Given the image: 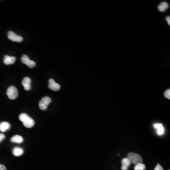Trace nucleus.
<instances>
[{"label":"nucleus","instance_id":"nucleus-13","mask_svg":"<svg viewBox=\"0 0 170 170\" xmlns=\"http://www.w3.org/2000/svg\"><path fill=\"white\" fill-rule=\"evenodd\" d=\"M11 128V125L7 122H3L0 124V130L1 132H5Z\"/></svg>","mask_w":170,"mask_h":170},{"label":"nucleus","instance_id":"nucleus-3","mask_svg":"<svg viewBox=\"0 0 170 170\" xmlns=\"http://www.w3.org/2000/svg\"><path fill=\"white\" fill-rule=\"evenodd\" d=\"M7 95L11 100L16 99L18 96V91L15 86H11L8 88L7 91Z\"/></svg>","mask_w":170,"mask_h":170},{"label":"nucleus","instance_id":"nucleus-14","mask_svg":"<svg viewBox=\"0 0 170 170\" xmlns=\"http://www.w3.org/2000/svg\"><path fill=\"white\" fill-rule=\"evenodd\" d=\"M11 141L13 143H21L23 141V138L20 135H15L11 138Z\"/></svg>","mask_w":170,"mask_h":170},{"label":"nucleus","instance_id":"nucleus-18","mask_svg":"<svg viewBox=\"0 0 170 170\" xmlns=\"http://www.w3.org/2000/svg\"><path fill=\"white\" fill-rule=\"evenodd\" d=\"M154 170H163V168L160 164H157Z\"/></svg>","mask_w":170,"mask_h":170},{"label":"nucleus","instance_id":"nucleus-11","mask_svg":"<svg viewBox=\"0 0 170 170\" xmlns=\"http://www.w3.org/2000/svg\"><path fill=\"white\" fill-rule=\"evenodd\" d=\"M122 162V166H121V170H127L128 167L130 166V161L129 160L128 158H124L121 161Z\"/></svg>","mask_w":170,"mask_h":170},{"label":"nucleus","instance_id":"nucleus-4","mask_svg":"<svg viewBox=\"0 0 170 170\" xmlns=\"http://www.w3.org/2000/svg\"><path fill=\"white\" fill-rule=\"evenodd\" d=\"M51 102V99L48 96H45L41 99L39 103V107L42 110H45Z\"/></svg>","mask_w":170,"mask_h":170},{"label":"nucleus","instance_id":"nucleus-12","mask_svg":"<svg viewBox=\"0 0 170 170\" xmlns=\"http://www.w3.org/2000/svg\"><path fill=\"white\" fill-rule=\"evenodd\" d=\"M169 8V4L167 2L163 1L158 5V9L160 12H165Z\"/></svg>","mask_w":170,"mask_h":170},{"label":"nucleus","instance_id":"nucleus-9","mask_svg":"<svg viewBox=\"0 0 170 170\" xmlns=\"http://www.w3.org/2000/svg\"><path fill=\"white\" fill-rule=\"evenodd\" d=\"M16 60V57H14V56L5 55V56H4L3 61H4V63L5 64L8 65L14 63Z\"/></svg>","mask_w":170,"mask_h":170},{"label":"nucleus","instance_id":"nucleus-10","mask_svg":"<svg viewBox=\"0 0 170 170\" xmlns=\"http://www.w3.org/2000/svg\"><path fill=\"white\" fill-rule=\"evenodd\" d=\"M154 127L157 130V134L158 135L161 136L165 133V129L162 123H155Z\"/></svg>","mask_w":170,"mask_h":170},{"label":"nucleus","instance_id":"nucleus-17","mask_svg":"<svg viewBox=\"0 0 170 170\" xmlns=\"http://www.w3.org/2000/svg\"><path fill=\"white\" fill-rule=\"evenodd\" d=\"M164 96L166 98L170 99V89H167L165 91L164 93Z\"/></svg>","mask_w":170,"mask_h":170},{"label":"nucleus","instance_id":"nucleus-1","mask_svg":"<svg viewBox=\"0 0 170 170\" xmlns=\"http://www.w3.org/2000/svg\"><path fill=\"white\" fill-rule=\"evenodd\" d=\"M19 119L23 122L24 126L28 128L33 127L35 125V121L33 119L26 113L20 114L19 116Z\"/></svg>","mask_w":170,"mask_h":170},{"label":"nucleus","instance_id":"nucleus-16","mask_svg":"<svg viewBox=\"0 0 170 170\" xmlns=\"http://www.w3.org/2000/svg\"><path fill=\"white\" fill-rule=\"evenodd\" d=\"M146 169V166L143 163H140L136 165L135 166V170H144Z\"/></svg>","mask_w":170,"mask_h":170},{"label":"nucleus","instance_id":"nucleus-8","mask_svg":"<svg viewBox=\"0 0 170 170\" xmlns=\"http://www.w3.org/2000/svg\"><path fill=\"white\" fill-rule=\"evenodd\" d=\"M31 80L29 77L24 78L22 81V85L24 86V89L25 90L29 91L31 88Z\"/></svg>","mask_w":170,"mask_h":170},{"label":"nucleus","instance_id":"nucleus-2","mask_svg":"<svg viewBox=\"0 0 170 170\" xmlns=\"http://www.w3.org/2000/svg\"><path fill=\"white\" fill-rule=\"evenodd\" d=\"M127 158L130 161V163H132L135 165L142 163L143 161V159L141 156L136 153H129L128 155Z\"/></svg>","mask_w":170,"mask_h":170},{"label":"nucleus","instance_id":"nucleus-15","mask_svg":"<svg viewBox=\"0 0 170 170\" xmlns=\"http://www.w3.org/2000/svg\"><path fill=\"white\" fill-rule=\"evenodd\" d=\"M23 150L20 148L16 147L13 150V154L16 157H20L23 154Z\"/></svg>","mask_w":170,"mask_h":170},{"label":"nucleus","instance_id":"nucleus-7","mask_svg":"<svg viewBox=\"0 0 170 170\" xmlns=\"http://www.w3.org/2000/svg\"><path fill=\"white\" fill-rule=\"evenodd\" d=\"M48 88L51 90L57 91L59 90L61 88V86L59 84H57L53 79H50L49 80V84H48Z\"/></svg>","mask_w":170,"mask_h":170},{"label":"nucleus","instance_id":"nucleus-19","mask_svg":"<svg viewBox=\"0 0 170 170\" xmlns=\"http://www.w3.org/2000/svg\"><path fill=\"white\" fill-rule=\"evenodd\" d=\"M5 135L3 134H0V142H1L5 138Z\"/></svg>","mask_w":170,"mask_h":170},{"label":"nucleus","instance_id":"nucleus-5","mask_svg":"<svg viewBox=\"0 0 170 170\" xmlns=\"http://www.w3.org/2000/svg\"><path fill=\"white\" fill-rule=\"evenodd\" d=\"M21 62L25 64L30 68H33L36 66V63L29 59V57L27 55H23L21 58Z\"/></svg>","mask_w":170,"mask_h":170},{"label":"nucleus","instance_id":"nucleus-21","mask_svg":"<svg viewBox=\"0 0 170 170\" xmlns=\"http://www.w3.org/2000/svg\"><path fill=\"white\" fill-rule=\"evenodd\" d=\"M166 20L169 26H170V16H167L166 18Z\"/></svg>","mask_w":170,"mask_h":170},{"label":"nucleus","instance_id":"nucleus-22","mask_svg":"<svg viewBox=\"0 0 170 170\" xmlns=\"http://www.w3.org/2000/svg\"></svg>","mask_w":170,"mask_h":170},{"label":"nucleus","instance_id":"nucleus-20","mask_svg":"<svg viewBox=\"0 0 170 170\" xmlns=\"http://www.w3.org/2000/svg\"><path fill=\"white\" fill-rule=\"evenodd\" d=\"M0 170H6V168L3 165L0 164Z\"/></svg>","mask_w":170,"mask_h":170},{"label":"nucleus","instance_id":"nucleus-6","mask_svg":"<svg viewBox=\"0 0 170 170\" xmlns=\"http://www.w3.org/2000/svg\"><path fill=\"white\" fill-rule=\"evenodd\" d=\"M8 37L11 41L16 42H21L23 40L22 36L16 35V34H15L12 31H9L8 32Z\"/></svg>","mask_w":170,"mask_h":170}]
</instances>
